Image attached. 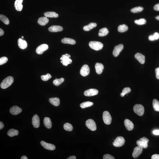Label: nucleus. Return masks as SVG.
Returning a JSON list of instances; mask_svg holds the SVG:
<instances>
[{
  "label": "nucleus",
  "mask_w": 159,
  "mask_h": 159,
  "mask_svg": "<svg viewBox=\"0 0 159 159\" xmlns=\"http://www.w3.org/2000/svg\"><path fill=\"white\" fill-rule=\"evenodd\" d=\"M152 159H159V155L158 154H155L152 155L151 156Z\"/></svg>",
  "instance_id": "45"
},
{
  "label": "nucleus",
  "mask_w": 159,
  "mask_h": 159,
  "mask_svg": "<svg viewBox=\"0 0 159 159\" xmlns=\"http://www.w3.org/2000/svg\"><path fill=\"white\" fill-rule=\"evenodd\" d=\"M62 43L64 44L71 45H74L76 43V41L74 39L68 38H64L61 40Z\"/></svg>",
  "instance_id": "26"
},
{
  "label": "nucleus",
  "mask_w": 159,
  "mask_h": 159,
  "mask_svg": "<svg viewBox=\"0 0 159 159\" xmlns=\"http://www.w3.org/2000/svg\"><path fill=\"white\" fill-rule=\"evenodd\" d=\"M14 82V78L12 76H8L3 80L1 84V88L5 89L8 88Z\"/></svg>",
  "instance_id": "1"
},
{
  "label": "nucleus",
  "mask_w": 159,
  "mask_h": 159,
  "mask_svg": "<svg viewBox=\"0 0 159 159\" xmlns=\"http://www.w3.org/2000/svg\"><path fill=\"white\" fill-rule=\"evenodd\" d=\"M155 40H158L159 38V34L158 33L155 32L153 35Z\"/></svg>",
  "instance_id": "44"
},
{
  "label": "nucleus",
  "mask_w": 159,
  "mask_h": 159,
  "mask_svg": "<svg viewBox=\"0 0 159 159\" xmlns=\"http://www.w3.org/2000/svg\"><path fill=\"white\" fill-rule=\"evenodd\" d=\"M95 68L96 73L98 74H101L104 69V66L102 64L97 63L95 65Z\"/></svg>",
  "instance_id": "20"
},
{
  "label": "nucleus",
  "mask_w": 159,
  "mask_h": 159,
  "mask_svg": "<svg viewBox=\"0 0 159 159\" xmlns=\"http://www.w3.org/2000/svg\"><path fill=\"white\" fill-rule=\"evenodd\" d=\"M124 123L126 128L127 130L130 131L133 129L134 125L133 123L130 120L128 119H125L124 121Z\"/></svg>",
  "instance_id": "18"
},
{
  "label": "nucleus",
  "mask_w": 159,
  "mask_h": 159,
  "mask_svg": "<svg viewBox=\"0 0 159 159\" xmlns=\"http://www.w3.org/2000/svg\"><path fill=\"white\" fill-rule=\"evenodd\" d=\"M76 157L75 156H70L67 159H76Z\"/></svg>",
  "instance_id": "51"
},
{
  "label": "nucleus",
  "mask_w": 159,
  "mask_h": 159,
  "mask_svg": "<svg viewBox=\"0 0 159 159\" xmlns=\"http://www.w3.org/2000/svg\"><path fill=\"white\" fill-rule=\"evenodd\" d=\"M32 124L35 128H38L40 125V119L39 116L36 114L33 116L32 118Z\"/></svg>",
  "instance_id": "16"
},
{
  "label": "nucleus",
  "mask_w": 159,
  "mask_h": 159,
  "mask_svg": "<svg viewBox=\"0 0 159 159\" xmlns=\"http://www.w3.org/2000/svg\"><path fill=\"white\" fill-rule=\"evenodd\" d=\"M19 132L18 130L13 129H11L8 131V135L10 137H13L18 135Z\"/></svg>",
  "instance_id": "29"
},
{
  "label": "nucleus",
  "mask_w": 159,
  "mask_h": 159,
  "mask_svg": "<svg viewBox=\"0 0 159 159\" xmlns=\"http://www.w3.org/2000/svg\"><path fill=\"white\" fill-rule=\"evenodd\" d=\"M153 106L155 111L159 112V102L156 99H154L153 100Z\"/></svg>",
  "instance_id": "33"
},
{
  "label": "nucleus",
  "mask_w": 159,
  "mask_h": 159,
  "mask_svg": "<svg viewBox=\"0 0 159 159\" xmlns=\"http://www.w3.org/2000/svg\"><path fill=\"white\" fill-rule=\"evenodd\" d=\"M135 57L140 63L144 64V63L145 56L144 55L140 53H137L135 55Z\"/></svg>",
  "instance_id": "23"
},
{
  "label": "nucleus",
  "mask_w": 159,
  "mask_h": 159,
  "mask_svg": "<svg viewBox=\"0 0 159 159\" xmlns=\"http://www.w3.org/2000/svg\"><path fill=\"white\" fill-rule=\"evenodd\" d=\"M64 81V79L63 78H61L60 79L56 78L54 80L53 83L54 85L57 86L63 82Z\"/></svg>",
  "instance_id": "35"
},
{
  "label": "nucleus",
  "mask_w": 159,
  "mask_h": 159,
  "mask_svg": "<svg viewBox=\"0 0 159 159\" xmlns=\"http://www.w3.org/2000/svg\"><path fill=\"white\" fill-rule=\"evenodd\" d=\"M21 159H28V158L25 155H23L21 157Z\"/></svg>",
  "instance_id": "52"
},
{
  "label": "nucleus",
  "mask_w": 159,
  "mask_h": 159,
  "mask_svg": "<svg viewBox=\"0 0 159 159\" xmlns=\"http://www.w3.org/2000/svg\"><path fill=\"white\" fill-rule=\"evenodd\" d=\"M153 133L155 135H159V130H154L153 131Z\"/></svg>",
  "instance_id": "48"
},
{
  "label": "nucleus",
  "mask_w": 159,
  "mask_h": 159,
  "mask_svg": "<svg viewBox=\"0 0 159 159\" xmlns=\"http://www.w3.org/2000/svg\"><path fill=\"white\" fill-rule=\"evenodd\" d=\"M49 21V19L46 17H42L38 19V23L40 25L44 26L48 24Z\"/></svg>",
  "instance_id": "22"
},
{
  "label": "nucleus",
  "mask_w": 159,
  "mask_h": 159,
  "mask_svg": "<svg viewBox=\"0 0 159 159\" xmlns=\"http://www.w3.org/2000/svg\"><path fill=\"white\" fill-rule=\"evenodd\" d=\"M49 102L53 105L58 106L60 104V100L58 98L54 97L50 98L49 99Z\"/></svg>",
  "instance_id": "24"
},
{
  "label": "nucleus",
  "mask_w": 159,
  "mask_h": 159,
  "mask_svg": "<svg viewBox=\"0 0 159 159\" xmlns=\"http://www.w3.org/2000/svg\"><path fill=\"white\" fill-rule=\"evenodd\" d=\"M93 103L90 101H86V102H84L80 104V107L82 109H84L85 108L90 107L93 105Z\"/></svg>",
  "instance_id": "31"
},
{
  "label": "nucleus",
  "mask_w": 159,
  "mask_h": 159,
  "mask_svg": "<svg viewBox=\"0 0 159 159\" xmlns=\"http://www.w3.org/2000/svg\"><path fill=\"white\" fill-rule=\"evenodd\" d=\"M104 159H115V158L112 155L109 154H106L103 156Z\"/></svg>",
  "instance_id": "42"
},
{
  "label": "nucleus",
  "mask_w": 159,
  "mask_h": 159,
  "mask_svg": "<svg viewBox=\"0 0 159 159\" xmlns=\"http://www.w3.org/2000/svg\"><path fill=\"white\" fill-rule=\"evenodd\" d=\"M18 44L19 48L22 49H26L27 47V42L21 38H19L18 40Z\"/></svg>",
  "instance_id": "19"
},
{
  "label": "nucleus",
  "mask_w": 159,
  "mask_h": 159,
  "mask_svg": "<svg viewBox=\"0 0 159 159\" xmlns=\"http://www.w3.org/2000/svg\"><path fill=\"white\" fill-rule=\"evenodd\" d=\"M8 60L7 57H1L0 58V65H3L6 63L7 62Z\"/></svg>",
  "instance_id": "41"
},
{
  "label": "nucleus",
  "mask_w": 159,
  "mask_h": 159,
  "mask_svg": "<svg viewBox=\"0 0 159 159\" xmlns=\"http://www.w3.org/2000/svg\"><path fill=\"white\" fill-rule=\"evenodd\" d=\"M125 140L122 137H118L116 138L113 143V145L116 147H120L125 144Z\"/></svg>",
  "instance_id": "5"
},
{
  "label": "nucleus",
  "mask_w": 159,
  "mask_h": 159,
  "mask_svg": "<svg viewBox=\"0 0 159 159\" xmlns=\"http://www.w3.org/2000/svg\"><path fill=\"white\" fill-rule=\"evenodd\" d=\"M134 112L139 116H142L144 114V109L142 105L137 104L135 105L133 107Z\"/></svg>",
  "instance_id": "4"
},
{
  "label": "nucleus",
  "mask_w": 159,
  "mask_h": 159,
  "mask_svg": "<svg viewBox=\"0 0 159 159\" xmlns=\"http://www.w3.org/2000/svg\"><path fill=\"white\" fill-rule=\"evenodd\" d=\"M123 48V45L122 44H120L115 46L113 50V54L115 57L118 56L120 52L121 51Z\"/></svg>",
  "instance_id": "13"
},
{
  "label": "nucleus",
  "mask_w": 159,
  "mask_h": 159,
  "mask_svg": "<svg viewBox=\"0 0 159 159\" xmlns=\"http://www.w3.org/2000/svg\"><path fill=\"white\" fill-rule=\"evenodd\" d=\"M90 70L89 67L87 65H84L82 67L80 71V74L84 77L88 76L89 74Z\"/></svg>",
  "instance_id": "9"
},
{
  "label": "nucleus",
  "mask_w": 159,
  "mask_h": 159,
  "mask_svg": "<svg viewBox=\"0 0 159 159\" xmlns=\"http://www.w3.org/2000/svg\"><path fill=\"white\" fill-rule=\"evenodd\" d=\"M155 71L156 78L157 79H159V67L156 68Z\"/></svg>",
  "instance_id": "43"
},
{
  "label": "nucleus",
  "mask_w": 159,
  "mask_h": 159,
  "mask_svg": "<svg viewBox=\"0 0 159 159\" xmlns=\"http://www.w3.org/2000/svg\"><path fill=\"white\" fill-rule=\"evenodd\" d=\"M148 39H149V41H153L155 40L153 35H151L150 36L148 37Z\"/></svg>",
  "instance_id": "47"
},
{
  "label": "nucleus",
  "mask_w": 159,
  "mask_h": 159,
  "mask_svg": "<svg viewBox=\"0 0 159 159\" xmlns=\"http://www.w3.org/2000/svg\"><path fill=\"white\" fill-rule=\"evenodd\" d=\"M85 125L90 130L94 131L97 129V125L94 120L92 119H89L86 120Z\"/></svg>",
  "instance_id": "8"
},
{
  "label": "nucleus",
  "mask_w": 159,
  "mask_h": 159,
  "mask_svg": "<svg viewBox=\"0 0 159 159\" xmlns=\"http://www.w3.org/2000/svg\"><path fill=\"white\" fill-rule=\"evenodd\" d=\"M48 30L51 32H57L62 31L63 28L62 26L59 25H52L49 28Z\"/></svg>",
  "instance_id": "17"
},
{
  "label": "nucleus",
  "mask_w": 159,
  "mask_h": 159,
  "mask_svg": "<svg viewBox=\"0 0 159 159\" xmlns=\"http://www.w3.org/2000/svg\"><path fill=\"white\" fill-rule=\"evenodd\" d=\"M144 8L141 7H138L132 9L131 11L134 13H139L143 11Z\"/></svg>",
  "instance_id": "37"
},
{
  "label": "nucleus",
  "mask_w": 159,
  "mask_h": 159,
  "mask_svg": "<svg viewBox=\"0 0 159 159\" xmlns=\"http://www.w3.org/2000/svg\"><path fill=\"white\" fill-rule=\"evenodd\" d=\"M109 33V30L106 27L103 28L99 30V36L100 37L105 36L107 35Z\"/></svg>",
  "instance_id": "30"
},
{
  "label": "nucleus",
  "mask_w": 159,
  "mask_h": 159,
  "mask_svg": "<svg viewBox=\"0 0 159 159\" xmlns=\"http://www.w3.org/2000/svg\"><path fill=\"white\" fill-rule=\"evenodd\" d=\"M71 55L68 54L62 55L60 58L61 62L63 65L67 66L69 64H70L72 62V60L70 58Z\"/></svg>",
  "instance_id": "3"
},
{
  "label": "nucleus",
  "mask_w": 159,
  "mask_h": 159,
  "mask_svg": "<svg viewBox=\"0 0 159 159\" xmlns=\"http://www.w3.org/2000/svg\"><path fill=\"white\" fill-rule=\"evenodd\" d=\"M155 18L156 19V20H159V16H157L155 17Z\"/></svg>",
  "instance_id": "53"
},
{
  "label": "nucleus",
  "mask_w": 159,
  "mask_h": 159,
  "mask_svg": "<svg viewBox=\"0 0 159 159\" xmlns=\"http://www.w3.org/2000/svg\"><path fill=\"white\" fill-rule=\"evenodd\" d=\"M44 15L45 17L51 18H57L58 17V15L56 13L53 12H45Z\"/></svg>",
  "instance_id": "27"
},
{
  "label": "nucleus",
  "mask_w": 159,
  "mask_h": 159,
  "mask_svg": "<svg viewBox=\"0 0 159 159\" xmlns=\"http://www.w3.org/2000/svg\"><path fill=\"white\" fill-rule=\"evenodd\" d=\"M99 91L97 89H90L85 91L84 95L86 97H92L97 95Z\"/></svg>",
  "instance_id": "12"
},
{
  "label": "nucleus",
  "mask_w": 159,
  "mask_h": 159,
  "mask_svg": "<svg viewBox=\"0 0 159 159\" xmlns=\"http://www.w3.org/2000/svg\"><path fill=\"white\" fill-rule=\"evenodd\" d=\"M22 110L17 106H14L10 109V112L12 115H16L22 112Z\"/></svg>",
  "instance_id": "15"
},
{
  "label": "nucleus",
  "mask_w": 159,
  "mask_h": 159,
  "mask_svg": "<svg viewBox=\"0 0 159 159\" xmlns=\"http://www.w3.org/2000/svg\"><path fill=\"white\" fill-rule=\"evenodd\" d=\"M64 129L65 130L69 132H71L73 130V127L72 125L70 123H67L64 124L63 125Z\"/></svg>",
  "instance_id": "36"
},
{
  "label": "nucleus",
  "mask_w": 159,
  "mask_h": 159,
  "mask_svg": "<svg viewBox=\"0 0 159 159\" xmlns=\"http://www.w3.org/2000/svg\"><path fill=\"white\" fill-rule=\"evenodd\" d=\"M97 26V24L95 23H90L88 25L85 26L83 28V30L85 31H89Z\"/></svg>",
  "instance_id": "28"
},
{
  "label": "nucleus",
  "mask_w": 159,
  "mask_h": 159,
  "mask_svg": "<svg viewBox=\"0 0 159 159\" xmlns=\"http://www.w3.org/2000/svg\"><path fill=\"white\" fill-rule=\"evenodd\" d=\"M48 48V45L46 44H42L38 46L36 48V51L38 54L41 55Z\"/></svg>",
  "instance_id": "11"
},
{
  "label": "nucleus",
  "mask_w": 159,
  "mask_h": 159,
  "mask_svg": "<svg viewBox=\"0 0 159 159\" xmlns=\"http://www.w3.org/2000/svg\"><path fill=\"white\" fill-rule=\"evenodd\" d=\"M22 38H24V37L23 36H22Z\"/></svg>",
  "instance_id": "54"
},
{
  "label": "nucleus",
  "mask_w": 159,
  "mask_h": 159,
  "mask_svg": "<svg viewBox=\"0 0 159 159\" xmlns=\"http://www.w3.org/2000/svg\"><path fill=\"white\" fill-rule=\"evenodd\" d=\"M0 20L6 25H8L10 23V21L8 17L4 15H0Z\"/></svg>",
  "instance_id": "34"
},
{
  "label": "nucleus",
  "mask_w": 159,
  "mask_h": 159,
  "mask_svg": "<svg viewBox=\"0 0 159 159\" xmlns=\"http://www.w3.org/2000/svg\"><path fill=\"white\" fill-rule=\"evenodd\" d=\"M131 91V89L129 87H125L122 90V92L120 93V95L122 97H123L125 94L129 93Z\"/></svg>",
  "instance_id": "38"
},
{
  "label": "nucleus",
  "mask_w": 159,
  "mask_h": 159,
  "mask_svg": "<svg viewBox=\"0 0 159 159\" xmlns=\"http://www.w3.org/2000/svg\"><path fill=\"white\" fill-rule=\"evenodd\" d=\"M154 10L157 11H159V3L155 5L153 7Z\"/></svg>",
  "instance_id": "46"
},
{
  "label": "nucleus",
  "mask_w": 159,
  "mask_h": 159,
  "mask_svg": "<svg viewBox=\"0 0 159 159\" xmlns=\"http://www.w3.org/2000/svg\"><path fill=\"white\" fill-rule=\"evenodd\" d=\"M44 124L47 129H50L52 127V123L50 118L45 117L43 120Z\"/></svg>",
  "instance_id": "25"
},
{
  "label": "nucleus",
  "mask_w": 159,
  "mask_h": 159,
  "mask_svg": "<svg viewBox=\"0 0 159 159\" xmlns=\"http://www.w3.org/2000/svg\"><path fill=\"white\" fill-rule=\"evenodd\" d=\"M89 45L92 49L97 51L101 50L103 47V44L99 41H90L89 43Z\"/></svg>",
  "instance_id": "2"
},
{
  "label": "nucleus",
  "mask_w": 159,
  "mask_h": 159,
  "mask_svg": "<svg viewBox=\"0 0 159 159\" xmlns=\"http://www.w3.org/2000/svg\"><path fill=\"white\" fill-rule=\"evenodd\" d=\"M103 120L105 124L109 125L111 123L112 117L110 113L107 111H105L103 113Z\"/></svg>",
  "instance_id": "7"
},
{
  "label": "nucleus",
  "mask_w": 159,
  "mask_h": 159,
  "mask_svg": "<svg viewBox=\"0 0 159 159\" xmlns=\"http://www.w3.org/2000/svg\"><path fill=\"white\" fill-rule=\"evenodd\" d=\"M148 141L149 140L147 138L144 137L140 139L139 140H137V144L138 146L141 147L143 148H146L148 147Z\"/></svg>",
  "instance_id": "6"
},
{
  "label": "nucleus",
  "mask_w": 159,
  "mask_h": 159,
  "mask_svg": "<svg viewBox=\"0 0 159 159\" xmlns=\"http://www.w3.org/2000/svg\"><path fill=\"white\" fill-rule=\"evenodd\" d=\"M4 34V31L2 29H0V36H1L3 35Z\"/></svg>",
  "instance_id": "50"
},
{
  "label": "nucleus",
  "mask_w": 159,
  "mask_h": 159,
  "mask_svg": "<svg viewBox=\"0 0 159 159\" xmlns=\"http://www.w3.org/2000/svg\"><path fill=\"white\" fill-rule=\"evenodd\" d=\"M128 29V27L125 24L120 25L118 26V30L119 32L123 33L126 32Z\"/></svg>",
  "instance_id": "32"
},
{
  "label": "nucleus",
  "mask_w": 159,
  "mask_h": 159,
  "mask_svg": "<svg viewBox=\"0 0 159 159\" xmlns=\"http://www.w3.org/2000/svg\"><path fill=\"white\" fill-rule=\"evenodd\" d=\"M41 144L45 149L53 151L55 149V146L53 144L46 143L44 141H41Z\"/></svg>",
  "instance_id": "14"
},
{
  "label": "nucleus",
  "mask_w": 159,
  "mask_h": 159,
  "mask_svg": "<svg viewBox=\"0 0 159 159\" xmlns=\"http://www.w3.org/2000/svg\"><path fill=\"white\" fill-rule=\"evenodd\" d=\"M23 0H16L15 7L16 10L17 11H21L22 9L23 5L22 3Z\"/></svg>",
  "instance_id": "21"
},
{
  "label": "nucleus",
  "mask_w": 159,
  "mask_h": 159,
  "mask_svg": "<svg viewBox=\"0 0 159 159\" xmlns=\"http://www.w3.org/2000/svg\"><path fill=\"white\" fill-rule=\"evenodd\" d=\"M143 151V148L140 146L136 147L134 148L133 153H132V156L134 158H137L139 157Z\"/></svg>",
  "instance_id": "10"
},
{
  "label": "nucleus",
  "mask_w": 159,
  "mask_h": 159,
  "mask_svg": "<svg viewBox=\"0 0 159 159\" xmlns=\"http://www.w3.org/2000/svg\"><path fill=\"white\" fill-rule=\"evenodd\" d=\"M51 75L49 73H48L45 75H42L41 77L42 80L43 81H47L51 78Z\"/></svg>",
  "instance_id": "40"
},
{
  "label": "nucleus",
  "mask_w": 159,
  "mask_h": 159,
  "mask_svg": "<svg viewBox=\"0 0 159 159\" xmlns=\"http://www.w3.org/2000/svg\"><path fill=\"white\" fill-rule=\"evenodd\" d=\"M4 125L2 122H0V130H2L4 127Z\"/></svg>",
  "instance_id": "49"
},
{
  "label": "nucleus",
  "mask_w": 159,
  "mask_h": 159,
  "mask_svg": "<svg viewBox=\"0 0 159 159\" xmlns=\"http://www.w3.org/2000/svg\"><path fill=\"white\" fill-rule=\"evenodd\" d=\"M135 23L139 25H142L145 24L146 20L144 18H141L139 20H136L134 21Z\"/></svg>",
  "instance_id": "39"
}]
</instances>
